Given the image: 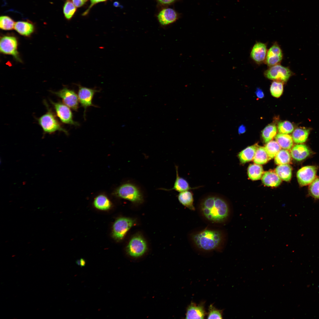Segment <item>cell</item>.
Instances as JSON below:
<instances>
[{
  "label": "cell",
  "instance_id": "2",
  "mask_svg": "<svg viewBox=\"0 0 319 319\" xmlns=\"http://www.w3.org/2000/svg\"><path fill=\"white\" fill-rule=\"evenodd\" d=\"M193 239L198 248L208 251L218 247L222 241V236L219 231L206 229L194 235Z\"/></svg>",
  "mask_w": 319,
  "mask_h": 319
},
{
  "label": "cell",
  "instance_id": "13",
  "mask_svg": "<svg viewBox=\"0 0 319 319\" xmlns=\"http://www.w3.org/2000/svg\"><path fill=\"white\" fill-rule=\"evenodd\" d=\"M282 51L278 44L275 43L267 51L265 61L269 67L279 64L283 58Z\"/></svg>",
  "mask_w": 319,
  "mask_h": 319
},
{
  "label": "cell",
  "instance_id": "16",
  "mask_svg": "<svg viewBox=\"0 0 319 319\" xmlns=\"http://www.w3.org/2000/svg\"><path fill=\"white\" fill-rule=\"evenodd\" d=\"M157 17L160 24L165 25L175 21L178 18V15L173 9L167 8L161 10L158 14Z\"/></svg>",
  "mask_w": 319,
  "mask_h": 319
},
{
  "label": "cell",
  "instance_id": "29",
  "mask_svg": "<svg viewBox=\"0 0 319 319\" xmlns=\"http://www.w3.org/2000/svg\"><path fill=\"white\" fill-rule=\"evenodd\" d=\"M274 162L277 165L288 164L291 161V155L288 150L281 149L274 157Z\"/></svg>",
  "mask_w": 319,
  "mask_h": 319
},
{
  "label": "cell",
  "instance_id": "42",
  "mask_svg": "<svg viewBox=\"0 0 319 319\" xmlns=\"http://www.w3.org/2000/svg\"><path fill=\"white\" fill-rule=\"evenodd\" d=\"M106 0H90L91 4L90 6V8L93 5L97 3L104 1Z\"/></svg>",
  "mask_w": 319,
  "mask_h": 319
},
{
  "label": "cell",
  "instance_id": "4",
  "mask_svg": "<svg viewBox=\"0 0 319 319\" xmlns=\"http://www.w3.org/2000/svg\"><path fill=\"white\" fill-rule=\"evenodd\" d=\"M115 194L119 197L133 203H140L143 200V196L139 189L131 183H125L120 185L116 189Z\"/></svg>",
  "mask_w": 319,
  "mask_h": 319
},
{
  "label": "cell",
  "instance_id": "23",
  "mask_svg": "<svg viewBox=\"0 0 319 319\" xmlns=\"http://www.w3.org/2000/svg\"><path fill=\"white\" fill-rule=\"evenodd\" d=\"M275 139L281 148L289 150L292 148L293 140L292 137L290 135L280 133L276 135Z\"/></svg>",
  "mask_w": 319,
  "mask_h": 319
},
{
  "label": "cell",
  "instance_id": "21",
  "mask_svg": "<svg viewBox=\"0 0 319 319\" xmlns=\"http://www.w3.org/2000/svg\"><path fill=\"white\" fill-rule=\"evenodd\" d=\"M179 202L183 206L191 210H194L193 194L190 190L179 193L178 196Z\"/></svg>",
  "mask_w": 319,
  "mask_h": 319
},
{
  "label": "cell",
  "instance_id": "5",
  "mask_svg": "<svg viewBox=\"0 0 319 319\" xmlns=\"http://www.w3.org/2000/svg\"><path fill=\"white\" fill-rule=\"evenodd\" d=\"M267 78L274 81L286 82L293 73L288 67L278 64L269 67L264 72Z\"/></svg>",
  "mask_w": 319,
  "mask_h": 319
},
{
  "label": "cell",
  "instance_id": "7",
  "mask_svg": "<svg viewBox=\"0 0 319 319\" xmlns=\"http://www.w3.org/2000/svg\"><path fill=\"white\" fill-rule=\"evenodd\" d=\"M51 102L57 116L62 122L75 126L79 125L78 122L73 120L72 113L69 107L61 102H54L52 101Z\"/></svg>",
  "mask_w": 319,
  "mask_h": 319
},
{
  "label": "cell",
  "instance_id": "25",
  "mask_svg": "<svg viewBox=\"0 0 319 319\" xmlns=\"http://www.w3.org/2000/svg\"><path fill=\"white\" fill-rule=\"evenodd\" d=\"M262 167L260 165L252 164L248 167V173L249 178L253 180L260 179L264 173Z\"/></svg>",
  "mask_w": 319,
  "mask_h": 319
},
{
  "label": "cell",
  "instance_id": "22",
  "mask_svg": "<svg viewBox=\"0 0 319 319\" xmlns=\"http://www.w3.org/2000/svg\"><path fill=\"white\" fill-rule=\"evenodd\" d=\"M14 29L21 35L27 36L33 32L34 26L29 22L19 21L15 23Z\"/></svg>",
  "mask_w": 319,
  "mask_h": 319
},
{
  "label": "cell",
  "instance_id": "32",
  "mask_svg": "<svg viewBox=\"0 0 319 319\" xmlns=\"http://www.w3.org/2000/svg\"><path fill=\"white\" fill-rule=\"evenodd\" d=\"M283 82L279 81H274L270 87L271 95L276 97H279L282 95L283 91Z\"/></svg>",
  "mask_w": 319,
  "mask_h": 319
},
{
  "label": "cell",
  "instance_id": "31",
  "mask_svg": "<svg viewBox=\"0 0 319 319\" xmlns=\"http://www.w3.org/2000/svg\"><path fill=\"white\" fill-rule=\"evenodd\" d=\"M264 148L271 160L275 157L281 147L276 141L271 140L267 143Z\"/></svg>",
  "mask_w": 319,
  "mask_h": 319
},
{
  "label": "cell",
  "instance_id": "1",
  "mask_svg": "<svg viewBox=\"0 0 319 319\" xmlns=\"http://www.w3.org/2000/svg\"><path fill=\"white\" fill-rule=\"evenodd\" d=\"M200 207L204 216L212 222H223L229 216L230 210L227 202L217 195H210L205 197L201 203Z\"/></svg>",
  "mask_w": 319,
  "mask_h": 319
},
{
  "label": "cell",
  "instance_id": "20",
  "mask_svg": "<svg viewBox=\"0 0 319 319\" xmlns=\"http://www.w3.org/2000/svg\"><path fill=\"white\" fill-rule=\"evenodd\" d=\"M258 146L257 144H254L248 147L240 152L238 156L240 162L244 164L253 160Z\"/></svg>",
  "mask_w": 319,
  "mask_h": 319
},
{
  "label": "cell",
  "instance_id": "28",
  "mask_svg": "<svg viewBox=\"0 0 319 319\" xmlns=\"http://www.w3.org/2000/svg\"><path fill=\"white\" fill-rule=\"evenodd\" d=\"M277 131L276 125L271 124L266 126L263 130L262 136L264 141L267 143L271 141L276 135Z\"/></svg>",
  "mask_w": 319,
  "mask_h": 319
},
{
  "label": "cell",
  "instance_id": "40",
  "mask_svg": "<svg viewBox=\"0 0 319 319\" xmlns=\"http://www.w3.org/2000/svg\"><path fill=\"white\" fill-rule=\"evenodd\" d=\"M255 93L257 96L259 98H262L264 96V94L263 91L259 88H257Z\"/></svg>",
  "mask_w": 319,
  "mask_h": 319
},
{
  "label": "cell",
  "instance_id": "19",
  "mask_svg": "<svg viewBox=\"0 0 319 319\" xmlns=\"http://www.w3.org/2000/svg\"><path fill=\"white\" fill-rule=\"evenodd\" d=\"M263 183L269 187H277L281 182V179L275 172L269 171L264 172L262 177Z\"/></svg>",
  "mask_w": 319,
  "mask_h": 319
},
{
  "label": "cell",
  "instance_id": "24",
  "mask_svg": "<svg viewBox=\"0 0 319 319\" xmlns=\"http://www.w3.org/2000/svg\"><path fill=\"white\" fill-rule=\"evenodd\" d=\"M292 168L288 164L279 165L275 169V172L282 180L289 181L292 176Z\"/></svg>",
  "mask_w": 319,
  "mask_h": 319
},
{
  "label": "cell",
  "instance_id": "41",
  "mask_svg": "<svg viewBox=\"0 0 319 319\" xmlns=\"http://www.w3.org/2000/svg\"><path fill=\"white\" fill-rule=\"evenodd\" d=\"M76 263L78 265H80L81 267L85 266L86 263L85 260L82 258L77 260L76 261Z\"/></svg>",
  "mask_w": 319,
  "mask_h": 319
},
{
  "label": "cell",
  "instance_id": "38",
  "mask_svg": "<svg viewBox=\"0 0 319 319\" xmlns=\"http://www.w3.org/2000/svg\"><path fill=\"white\" fill-rule=\"evenodd\" d=\"M76 7H79L83 6L87 0H72Z\"/></svg>",
  "mask_w": 319,
  "mask_h": 319
},
{
  "label": "cell",
  "instance_id": "9",
  "mask_svg": "<svg viewBox=\"0 0 319 319\" xmlns=\"http://www.w3.org/2000/svg\"><path fill=\"white\" fill-rule=\"evenodd\" d=\"M147 249L145 240L140 236L133 237L130 241L127 247L128 254L133 257H138L142 255Z\"/></svg>",
  "mask_w": 319,
  "mask_h": 319
},
{
  "label": "cell",
  "instance_id": "43",
  "mask_svg": "<svg viewBox=\"0 0 319 319\" xmlns=\"http://www.w3.org/2000/svg\"><path fill=\"white\" fill-rule=\"evenodd\" d=\"M245 127L243 125H241L239 128V132L240 134H242L245 132Z\"/></svg>",
  "mask_w": 319,
  "mask_h": 319
},
{
  "label": "cell",
  "instance_id": "10",
  "mask_svg": "<svg viewBox=\"0 0 319 319\" xmlns=\"http://www.w3.org/2000/svg\"><path fill=\"white\" fill-rule=\"evenodd\" d=\"M17 42L13 36H5L0 40V50L1 53L12 55L17 60L20 61L17 51Z\"/></svg>",
  "mask_w": 319,
  "mask_h": 319
},
{
  "label": "cell",
  "instance_id": "35",
  "mask_svg": "<svg viewBox=\"0 0 319 319\" xmlns=\"http://www.w3.org/2000/svg\"><path fill=\"white\" fill-rule=\"evenodd\" d=\"M294 129V126L292 124L288 121L280 122L278 124V131L280 133L290 134L293 131Z\"/></svg>",
  "mask_w": 319,
  "mask_h": 319
},
{
  "label": "cell",
  "instance_id": "36",
  "mask_svg": "<svg viewBox=\"0 0 319 319\" xmlns=\"http://www.w3.org/2000/svg\"><path fill=\"white\" fill-rule=\"evenodd\" d=\"M309 192L310 196L313 198L319 199V177L316 178L310 184Z\"/></svg>",
  "mask_w": 319,
  "mask_h": 319
},
{
  "label": "cell",
  "instance_id": "33",
  "mask_svg": "<svg viewBox=\"0 0 319 319\" xmlns=\"http://www.w3.org/2000/svg\"><path fill=\"white\" fill-rule=\"evenodd\" d=\"M15 23L10 17L2 16L0 17V27L4 30H11L14 28Z\"/></svg>",
  "mask_w": 319,
  "mask_h": 319
},
{
  "label": "cell",
  "instance_id": "11",
  "mask_svg": "<svg viewBox=\"0 0 319 319\" xmlns=\"http://www.w3.org/2000/svg\"><path fill=\"white\" fill-rule=\"evenodd\" d=\"M317 168L315 166H306L302 167L297 172V177L301 186L310 184L316 178Z\"/></svg>",
  "mask_w": 319,
  "mask_h": 319
},
{
  "label": "cell",
  "instance_id": "18",
  "mask_svg": "<svg viewBox=\"0 0 319 319\" xmlns=\"http://www.w3.org/2000/svg\"><path fill=\"white\" fill-rule=\"evenodd\" d=\"M175 167L176 172V178L173 187L170 189H163V190L167 191L175 190L180 193L198 188V187L195 188H191L188 182L185 179L179 176L178 166L175 165Z\"/></svg>",
  "mask_w": 319,
  "mask_h": 319
},
{
  "label": "cell",
  "instance_id": "14",
  "mask_svg": "<svg viewBox=\"0 0 319 319\" xmlns=\"http://www.w3.org/2000/svg\"><path fill=\"white\" fill-rule=\"evenodd\" d=\"M206 313L204 302L199 304L192 302L187 308L186 319H204Z\"/></svg>",
  "mask_w": 319,
  "mask_h": 319
},
{
  "label": "cell",
  "instance_id": "37",
  "mask_svg": "<svg viewBox=\"0 0 319 319\" xmlns=\"http://www.w3.org/2000/svg\"><path fill=\"white\" fill-rule=\"evenodd\" d=\"M223 310L216 308L213 305H210L209 307L207 319H222Z\"/></svg>",
  "mask_w": 319,
  "mask_h": 319
},
{
  "label": "cell",
  "instance_id": "27",
  "mask_svg": "<svg viewBox=\"0 0 319 319\" xmlns=\"http://www.w3.org/2000/svg\"><path fill=\"white\" fill-rule=\"evenodd\" d=\"M253 160L255 164L261 165L266 163L270 159L264 147L258 146Z\"/></svg>",
  "mask_w": 319,
  "mask_h": 319
},
{
  "label": "cell",
  "instance_id": "12",
  "mask_svg": "<svg viewBox=\"0 0 319 319\" xmlns=\"http://www.w3.org/2000/svg\"><path fill=\"white\" fill-rule=\"evenodd\" d=\"M79 87L78 97L81 105L84 109V116H85L87 108L91 106L96 107L92 103V100L95 93L99 91L95 89L87 88L78 85Z\"/></svg>",
  "mask_w": 319,
  "mask_h": 319
},
{
  "label": "cell",
  "instance_id": "15",
  "mask_svg": "<svg viewBox=\"0 0 319 319\" xmlns=\"http://www.w3.org/2000/svg\"><path fill=\"white\" fill-rule=\"evenodd\" d=\"M267 52L266 45L265 43L258 42L254 45L251 49L250 57L256 63H261L266 60Z\"/></svg>",
  "mask_w": 319,
  "mask_h": 319
},
{
  "label": "cell",
  "instance_id": "17",
  "mask_svg": "<svg viewBox=\"0 0 319 319\" xmlns=\"http://www.w3.org/2000/svg\"><path fill=\"white\" fill-rule=\"evenodd\" d=\"M290 154L294 160L300 161L307 158L310 154V151L306 145L299 144L295 145L292 148Z\"/></svg>",
  "mask_w": 319,
  "mask_h": 319
},
{
  "label": "cell",
  "instance_id": "8",
  "mask_svg": "<svg viewBox=\"0 0 319 319\" xmlns=\"http://www.w3.org/2000/svg\"><path fill=\"white\" fill-rule=\"evenodd\" d=\"M52 92L61 99L64 103L73 110L77 111L79 108L78 96L73 90L65 87L56 92Z\"/></svg>",
  "mask_w": 319,
  "mask_h": 319
},
{
  "label": "cell",
  "instance_id": "30",
  "mask_svg": "<svg viewBox=\"0 0 319 319\" xmlns=\"http://www.w3.org/2000/svg\"><path fill=\"white\" fill-rule=\"evenodd\" d=\"M94 204L97 209L101 210L109 209L111 206V203L105 196L101 195L98 196L95 199Z\"/></svg>",
  "mask_w": 319,
  "mask_h": 319
},
{
  "label": "cell",
  "instance_id": "26",
  "mask_svg": "<svg viewBox=\"0 0 319 319\" xmlns=\"http://www.w3.org/2000/svg\"><path fill=\"white\" fill-rule=\"evenodd\" d=\"M309 133V130L302 128H297L293 131L292 137L293 141L296 143L300 144L305 142Z\"/></svg>",
  "mask_w": 319,
  "mask_h": 319
},
{
  "label": "cell",
  "instance_id": "6",
  "mask_svg": "<svg viewBox=\"0 0 319 319\" xmlns=\"http://www.w3.org/2000/svg\"><path fill=\"white\" fill-rule=\"evenodd\" d=\"M132 219L126 217L120 218L114 223L113 227V235L117 240H121L134 224Z\"/></svg>",
  "mask_w": 319,
  "mask_h": 319
},
{
  "label": "cell",
  "instance_id": "34",
  "mask_svg": "<svg viewBox=\"0 0 319 319\" xmlns=\"http://www.w3.org/2000/svg\"><path fill=\"white\" fill-rule=\"evenodd\" d=\"M63 10L65 17L69 20L71 18L74 14L76 8L72 1L70 0H67L64 4Z\"/></svg>",
  "mask_w": 319,
  "mask_h": 319
},
{
  "label": "cell",
  "instance_id": "3",
  "mask_svg": "<svg viewBox=\"0 0 319 319\" xmlns=\"http://www.w3.org/2000/svg\"><path fill=\"white\" fill-rule=\"evenodd\" d=\"M46 107L47 111L38 120L43 132L45 134H51L58 131L68 134L67 131L61 126L53 112L47 105Z\"/></svg>",
  "mask_w": 319,
  "mask_h": 319
},
{
  "label": "cell",
  "instance_id": "39",
  "mask_svg": "<svg viewBox=\"0 0 319 319\" xmlns=\"http://www.w3.org/2000/svg\"><path fill=\"white\" fill-rule=\"evenodd\" d=\"M159 3L163 5H167L170 4L173 2L175 0H157Z\"/></svg>",
  "mask_w": 319,
  "mask_h": 319
}]
</instances>
